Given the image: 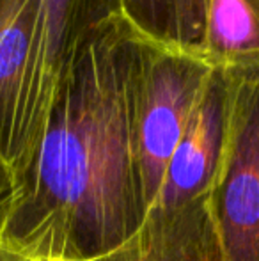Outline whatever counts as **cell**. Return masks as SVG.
<instances>
[{
    "mask_svg": "<svg viewBox=\"0 0 259 261\" xmlns=\"http://www.w3.org/2000/svg\"><path fill=\"white\" fill-rule=\"evenodd\" d=\"M229 110V73L217 68L170 156L160 196L151 210L174 212L208 199L227 142Z\"/></svg>",
    "mask_w": 259,
    "mask_h": 261,
    "instance_id": "5",
    "label": "cell"
},
{
    "mask_svg": "<svg viewBox=\"0 0 259 261\" xmlns=\"http://www.w3.org/2000/svg\"><path fill=\"white\" fill-rule=\"evenodd\" d=\"M52 261H63V259H52Z\"/></svg>",
    "mask_w": 259,
    "mask_h": 261,
    "instance_id": "12",
    "label": "cell"
},
{
    "mask_svg": "<svg viewBox=\"0 0 259 261\" xmlns=\"http://www.w3.org/2000/svg\"><path fill=\"white\" fill-rule=\"evenodd\" d=\"M45 52L43 91L48 110L55 105L76 62L105 27L121 18L119 0H41Z\"/></svg>",
    "mask_w": 259,
    "mask_h": 261,
    "instance_id": "6",
    "label": "cell"
},
{
    "mask_svg": "<svg viewBox=\"0 0 259 261\" xmlns=\"http://www.w3.org/2000/svg\"><path fill=\"white\" fill-rule=\"evenodd\" d=\"M140 45L133 141L149 212L160 196L170 156L217 68L200 55L156 48L144 41Z\"/></svg>",
    "mask_w": 259,
    "mask_h": 261,
    "instance_id": "2",
    "label": "cell"
},
{
    "mask_svg": "<svg viewBox=\"0 0 259 261\" xmlns=\"http://www.w3.org/2000/svg\"><path fill=\"white\" fill-rule=\"evenodd\" d=\"M206 201L174 212L151 210L128 242L91 261H222Z\"/></svg>",
    "mask_w": 259,
    "mask_h": 261,
    "instance_id": "7",
    "label": "cell"
},
{
    "mask_svg": "<svg viewBox=\"0 0 259 261\" xmlns=\"http://www.w3.org/2000/svg\"><path fill=\"white\" fill-rule=\"evenodd\" d=\"M41 0H0V162L20 178L46 132Z\"/></svg>",
    "mask_w": 259,
    "mask_h": 261,
    "instance_id": "4",
    "label": "cell"
},
{
    "mask_svg": "<svg viewBox=\"0 0 259 261\" xmlns=\"http://www.w3.org/2000/svg\"><path fill=\"white\" fill-rule=\"evenodd\" d=\"M225 71L231 80L227 142L208 212L222 261H259V68Z\"/></svg>",
    "mask_w": 259,
    "mask_h": 261,
    "instance_id": "3",
    "label": "cell"
},
{
    "mask_svg": "<svg viewBox=\"0 0 259 261\" xmlns=\"http://www.w3.org/2000/svg\"><path fill=\"white\" fill-rule=\"evenodd\" d=\"M0 261H31L27 258H23V256L16 254V252H11L7 251V249H0Z\"/></svg>",
    "mask_w": 259,
    "mask_h": 261,
    "instance_id": "11",
    "label": "cell"
},
{
    "mask_svg": "<svg viewBox=\"0 0 259 261\" xmlns=\"http://www.w3.org/2000/svg\"><path fill=\"white\" fill-rule=\"evenodd\" d=\"M208 4L210 0H119L123 21L140 41L194 55L203 52Z\"/></svg>",
    "mask_w": 259,
    "mask_h": 261,
    "instance_id": "8",
    "label": "cell"
},
{
    "mask_svg": "<svg viewBox=\"0 0 259 261\" xmlns=\"http://www.w3.org/2000/svg\"><path fill=\"white\" fill-rule=\"evenodd\" d=\"M200 55L218 69L259 68V0H210Z\"/></svg>",
    "mask_w": 259,
    "mask_h": 261,
    "instance_id": "9",
    "label": "cell"
},
{
    "mask_svg": "<svg viewBox=\"0 0 259 261\" xmlns=\"http://www.w3.org/2000/svg\"><path fill=\"white\" fill-rule=\"evenodd\" d=\"M140 39L118 18L76 62L50 114L2 247L31 261H91L142 227L148 204L133 141Z\"/></svg>",
    "mask_w": 259,
    "mask_h": 261,
    "instance_id": "1",
    "label": "cell"
},
{
    "mask_svg": "<svg viewBox=\"0 0 259 261\" xmlns=\"http://www.w3.org/2000/svg\"><path fill=\"white\" fill-rule=\"evenodd\" d=\"M14 199H16V178L0 162V249H2L7 222H9L11 213H13Z\"/></svg>",
    "mask_w": 259,
    "mask_h": 261,
    "instance_id": "10",
    "label": "cell"
}]
</instances>
